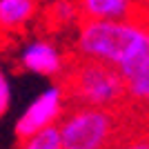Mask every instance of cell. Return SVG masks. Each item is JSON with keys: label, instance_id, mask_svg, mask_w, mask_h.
<instances>
[{"label": "cell", "instance_id": "6da1fadb", "mask_svg": "<svg viewBox=\"0 0 149 149\" xmlns=\"http://www.w3.org/2000/svg\"><path fill=\"white\" fill-rule=\"evenodd\" d=\"M147 42L149 20L136 13L123 20H80L74 51L78 58L102 62L120 71Z\"/></svg>", "mask_w": 149, "mask_h": 149}, {"label": "cell", "instance_id": "7a4b0ae2", "mask_svg": "<svg viewBox=\"0 0 149 149\" xmlns=\"http://www.w3.org/2000/svg\"><path fill=\"white\" fill-rule=\"evenodd\" d=\"M134 111L102 107L71 105L58 120L62 149H111L120 138L138 129Z\"/></svg>", "mask_w": 149, "mask_h": 149}, {"label": "cell", "instance_id": "3957f363", "mask_svg": "<svg viewBox=\"0 0 149 149\" xmlns=\"http://www.w3.org/2000/svg\"><path fill=\"white\" fill-rule=\"evenodd\" d=\"M62 89L74 105L123 109L127 107L123 76L109 65L78 58L65 71Z\"/></svg>", "mask_w": 149, "mask_h": 149}, {"label": "cell", "instance_id": "277c9868", "mask_svg": "<svg viewBox=\"0 0 149 149\" xmlns=\"http://www.w3.org/2000/svg\"><path fill=\"white\" fill-rule=\"evenodd\" d=\"M65 109H67V93H65L62 85H51L38 93L31 100V105L18 116V120L13 125V134L20 140V138H27L45 129V127L58 125Z\"/></svg>", "mask_w": 149, "mask_h": 149}, {"label": "cell", "instance_id": "5b68a950", "mask_svg": "<svg viewBox=\"0 0 149 149\" xmlns=\"http://www.w3.org/2000/svg\"><path fill=\"white\" fill-rule=\"evenodd\" d=\"M18 67L42 78H62L69 62L65 51L49 38H31L18 51Z\"/></svg>", "mask_w": 149, "mask_h": 149}, {"label": "cell", "instance_id": "8992f818", "mask_svg": "<svg viewBox=\"0 0 149 149\" xmlns=\"http://www.w3.org/2000/svg\"><path fill=\"white\" fill-rule=\"evenodd\" d=\"M125 80L127 107L131 111L149 116V42L134 60L118 71Z\"/></svg>", "mask_w": 149, "mask_h": 149}, {"label": "cell", "instance_id": "52a82bcc", "mask_svg": "<svg viewBox=\"0 0 149 149\" xmlns=\"http://www.w3.org/2000/svg\"><path fill=\"white\" fill-rule=\"evenodd\" d=\"M140 0H76L80 20H123L138 13Z\"/></svg>", "mask_w": 149, "mask_h": 149}, {"label": "cell", "instance_id": "ba28073f", "mask_svg": "<svg viewBox=\"0 0 149 149\" xmlns=\"http://www.w3.org/2000/svg\"><path fill=\"white\" fill-rule=\"evenodd\" d=\"M38 0H0V31L16 33L33 22Z\"/></svg>", "mask_w": 149, "mask_h": 149}, {"label": "cell", "instance_id": "9c48e42d", "mask_svg": "<svg viewBox=\"0 0 149 149\" xmlns=\"http://www.w3.org/2000/svg\"><path fill=\"white\" fill-rule=\"evenodd\" d=\"M45 16H47V22L54 29H65V27L78 25V20H80L76 0H51L45 9Z\"/></svg>", "mask_w": 149, "mask_h": 149}, {"label": "cell", "instance_id": "30bf717a", "mask_svg": "<svg viewBox=\"0 0 149 149\" xmlns=\"http://www.w3.org/2000/svg\"><path fill=\"white\" fill-rule=\"evenodd\" d=\"M16 149H62L58 127L51 125V127H45L27 138H20Z\"/></svg>", "mask_w": 149, "mask_h": 149}, {"label": "cell", "instance_id": "8fae6325", "mask_svg": "<svg viewBox=\"0 0 149 149\" xmlns=\"http://www.w3.org/2000/svg\"><path fill=\"white\" fill-rule=\"evenodd\" d=\"M111 149H149V125L147 127H138L125 138H120Z\"/></svg>", "mask_w": 149, "mask_h": 149}, {"label": "cell", "instance_id": "7c38bea8", "mask_svg": "<svg viewBox=\"0 0 149 149\" xmlns=\"http://www.w3.org/2000/svg\"><path fill=\"white\" fill-rule=\"evenodd\" d=\"M9 107H11V82L7 78L5 69L0 67V120L5 118Z\"/></svg>", "mask_w": 149, "mask_h": 149}, {"label": "cell", "instance_id": "4fadbf2b", "mask_svg": "<svg viewBox=\"0 0 149 149\" xmlns=\"http://www.w3.org/2000/svg\"><path fill=\"white\" fill-rule=\"evenodd\" d=\"M147 2H149V0H147Z\"/></svg>", "mask_w": 149, "mask_h": 149}]
</instances>
